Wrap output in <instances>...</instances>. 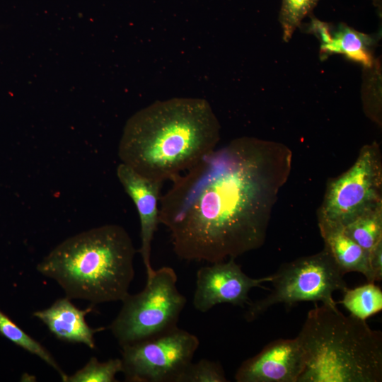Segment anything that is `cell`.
<instances>
[{
  "label": "cell",
  "instance_id": "cell-22",
  "mask_svg": "<svg viewBox=\"0 0 382 382\" xmlns=\"http://www.w3.org/2000/svg\"><path fill=\"white\" fill-rule=\"evenodd\" d=\"M374 6L378 10L380 14H381L382 8V0H371Z\"/></svg>",
  "mask_w": 382,
  "mask_h": 382
},
{
  "label": "cell",
  "instance_id": "cell-2",
  "mask_svg": "<svg viewBox=\"0 0 382 382\" xmlns=\"http://www.w3.org/2000/svg\"><path fill=\"white\" fill-rule=\"evenodd\" d=\"M220 129L204 99L156 100L128 119L118 156L144 177L162 183L173 180L216 149Z\"/></svg>",
  "mask_w": 382,
  "mask_h": 382
},
{
  "label": "cell",
  "instance_id": "cell-5",
  "mask_svg": "<svg viewBox=\"0 0 382 382\" xmlns=\"http://www.w3.org/2000/svg\"><path fill=\"white\" fill-rule=\"evenodd\" d=\"M177 277L170 267L154 270L141 291L121 301L122 306L109 326L121 347L178 327L187 299L178 289Z\"/></svg>",
  "mask_w": 382,
  "mask_h": 382
},
{
  "label": "cell",
  "instance_id": "cell-3",
  "mask_svg": "<svg viewBox=\"0 0 382 382\" xmlns=\"http://www.w3.org/2000/svg\"><path fill=\"white\" fill-rule=\"evenodd\" d=\"M136 249L121 226L106 224L58 244L37 270L56 281L67 298L93 304L122 301L134 276Z\"/></svg>",
  "mask_w": 382,
  "mask_h": 382
},
{
  "label": "cell",
  "instance_id": "cell-15",
  "mask_svg": "<svg viewBox=\"0 0 382 382\" xmlns=\"http://www.w3.org/2000/svg\"><path fill=\"white\" fill-rule=\"evenodd\" d=\"M342 293V299L339 303L350 315L359 319L366 320L382 310V291L374 283L347 288Z\"/></svg>",
  "mask_w": 382,
  "mask_h": 382
},
{
  "label": "cell",
  "instance_id": "cell-11",
  "mask_svg": "<svg viewBox=\"0 0 382 382\" xmlns=\"http://www.w3.org/2000/svg\"><path fill=\"white\" fill-rule=\"evenodd\" d=\"M117 177L136 206L140 221L141 253L146 278L154 273L151 263V243L159 224L160 190L162 182L144 177L121 163Z\"/></svg>",
  "mask_w": 382,
  "mask_h": 382
},
{
  "label": "cell",
  "instance_id": "cell-19",
  "mask_svg": "<svg viewBox=\"0 0 382 382\" xmlns=\"http://www.w3.org/2000/svg\"><path fill=\"white\" fill-rule=\"evenodd\" d=\"M119 372H122L121 359L100 362L93 357L82 369L67 376L65 382H115Z\"/></svg>",
  "mask_w": 382,
  "mask_h": 382
},
{
  "label": "cell",
  "instance_id": "cell-12",
  "mask_svg": "<svg viewBox=\"0 0 382 382\" xmlns=\"http://www.w3.org/2000/svg\"><path fill=\"white\" fill-rule=\"evenodd\" d=\"M306 30L319 40L320 56L323 59L332 54H342L365 69L372 68L376 64L374 47L376 41L372 35L359 32L345 23L334 26L316 18H311Z\"/></svg>",
  "mask_w": 382,
  "mask_h": 382
},
{
  "label": "cell",
  "instance_id": "cell-7",
  "mask_svg": "<svg viewBox=\"0 0 382 382\" xmlns=\"http://www.w3.org/2000/svg\"><path fill=\"white\" fill-rule=\"evenodd\" d=\"M382 206V162L376 142L361 147L352 166L329 182L318 211L319 227L343 228Z\"/></svg>",
  "mask_w": 382,
  "mask_h": 382
},
{
  "label": "cell",
  "instance_id": "cell-14",
  "mask_svg": "<svg viewBox=\"0 0 382 382\" xmlns=\"http://www.w3.org/2000/svg\"><path fill=\"white\" fill-rule=\"evenodd\" d=\"M325 248L330 253L341 271L359 272L371 283L369 251L348 237L341 228L319 227Z\"/></svg>",
  "mask_w": 382,
  "mask_h": 382
},
{
  "label": "cell",
  "instance_id": "cell-18",
  "mask_svg": "<svg viewBox=\"0 0 382 382\" xmlns=\"http://www.w3.org/2000/svg\"><path fill=\"white\" fill-rule=\"evenodd\" d=\"M319 0H282L279 21L282 27V38L289 42L303 20L309 15Z\"/></svg>",
  "mask_w": 382,
  "mask_h": 382
},
{
  "label": "cell",
  "instance_id": "cell-1",
  "mask_svg": "<svg viewBox=\"0 0 382 382\" xmlns=\"http://www.w3.org/2000/svg\"><path fill=\"white\" fill-rule=\"evenodd\" d=\"M291 160L281 143L243 137L173 179L160 198L159 223L176 255L214 263L260 248Z\"/></svg>",
  "mask_w": 382,
  "mask_h": 382
},
{
  "label": "cell",
  "instance_id": "cell-21",
  "mask_svg": "<svg viewBox=\"0 0 382 382\" xmlns=\"http://www.w3.org/2000/svg\"><path fill=\"white\" fill-rule=\"evenodd\" d=\"M369 266L371 283L382 279V240L369 251Z\"/></svg>",
  "mask_w": 382,
  "mask_h": 382
},
{
  "label": "cell",
  "instance_id": "cell-6",
  "mask_svg": "<svg viewBox=\"0 0 382 382\" xmlns=\"http://www.w3.org/2000/svg\"><path fill=\"white\" fill-rule=\"evenodd\" d=\"M345 274L324 248L320 252L286 262L272 274L273 289L270 294L250 302L244 318L255 320L272 306L284 303L291 306L301 301L321 302L337 308L333 294L347 289Z\"/></svg>",
  "mask_w": 382,
  "mask_h": 382
},
{
  "label": "cell",
  "instance_id": "cell-20",
  "mask_svg": "<svg viewBox=\"0 0 382 382\" xmlns=\"http://www.w3.org/2000/svg\"><path fill=\"white\" fill-rule=\"evenodd\" d=\"M225 372L219 362L202 359L192 361L179 377L178 382H226Z\"/></svg>",
  "mask_w": 382,
  "mask_h": 382
},
{
  "label": "cell",
  "instance_id": "cell-17",
  "mask_svg": "<svg viewBox=\"0 0 382 382\" xmlns=\"http://www.w3.org/2000/svg\"><path fill=\"white\" fill-rule=\"evenodd\" d=\"M0 334L28 352L36 355L58 371L63 381L67 375L60 369L52 354L0 310Z\"/></svg>",
  "mask_w": 382,
  "mask_h": 382
},
{
  "label": "cell",
  "instance_id": "cell-16",
  "mask_svg": "<svg viewBox=\"0 0 382 382\" xmlns=\"http://www.w3.org/2000/svg\"><path fill=\"white\" fill-rule=\"evenodd\" d=\"M343 231L356 243L369 251L382 240V206L360 215L345 226Z\"/></svg>",
  "mask_w": 382,
  "mask_h": 382
},
{
  "label": "cell",
  "instance_id": "cell-8",
  "mask_svg": "<svg viewBox=\"0 0 382 382\" xmlns=\"http://www.w3.org/2000/svg\"><path fill=\"white\" fill-rule=\"evenodd\" d=\"M199 345L178 327L122 347V372L129 382H178Z\"/></svg>",
  "mask_w": 382,
  "mask_h": 382
},
{
  "label": "cell",
  "instance_id": "cell-9",
  "mask_svg": "<svg viewBox=\"0 0 382 382\" xmlns=\"http://www.w3.org/2000/svg\"><path fill=\"white\" fill-rule=\"evenodd\" d=\"M211 264L197 272L193 305L202 313L221 303L239 306L248 304L250 291L255 287L263 288L262 284L272 279L271 275L261 278L248 276L235 258Z\"/></svg>",
  "mask_w": 382,
  "mask_h": 382
},
{
  "label": "cell",
  "instance_id": "cell-13",
  "mask_svg": "<svg viewBox=\"0 0 382 382\" xmlns=\"http://www.w3.org/2000/svg\"><path fill=\"white\" fill-rule=\"evenodd\" d=\"M91 310V308L79 309L66 297L57 300L46 309L34 312L33 316L45 323L59 340L83 343L94 349V335L105 328H92L88 325L85 316Z\"/></svg>",
  "mask_w": 382,
  "mask_h": 382
},
{
  "label": "cell",
  "instance_id": "cell-4",
  "mask_svg": "<svg viewBox=\"0 0 382 382\" xmlns=\"http://www.w3.org/2000/svg\"><path fill=\"white\" fill-rule=\"evenodd\" d=\"M296 337L305 357L298 382L382 381V335L366 320L316 306Z\"/></svg>",
  "mask_w": 382,
  "mask_h": 382
},
{
  "label": "cell",
  "instance_id": "cell-10",
  "mask_svg": "<svg viewBox=\"0 0 382 382\" xmlns=\"http://www.w3.org/2000/svg\"><path fill=\"white\" fill-rule=\"evenodd\" d=\"M304 367V354L297 337L278 339L244 361L235 374V380L237 382H298Z\"/></svg>",
  "mask_w": 382,
  "mask_h": 382
}]
</instances>
